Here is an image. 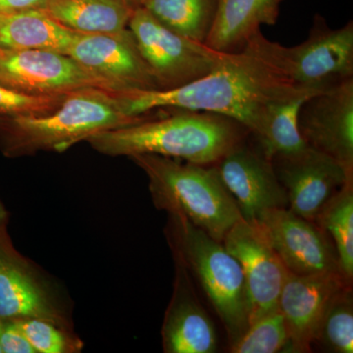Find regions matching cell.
<instances>
[{"mask_svg":"<svg viewBox=\"0 0 353 353\" xmlns=\"http://www.w3.org/2000/svg\"><path fill=\"white\" fill-rule=\"evenodd\" d=\"M108 92L128 117H145L163 108L204 111L231 118L254 134L270 102L314 92L296 87L274 65L245 48L227 53L211 73L183 87Z\"/></svg>","mask_w":353,"mask_h":353,"instance_id":"1","label":"cell"},{"mask_svg":"<svg viewBox=\"0 0 353 353\" xmlns=\"http://www.w3.org/2000/svg\"><path fill=\"white\" fill-rule=\"evenodd\" d=\"M176 110L166 117L97 132L87 143L108 157L155 154L215 165L250 134L240 123L220 114Z\"/></svg>","mask_w":353,"mask_h":353,"instance_id":"2","label":"cell"},{"mask_svg":"<svg viewBox=\"0 0 353 353\" xmlns=\"http://www.w3.org/2000/svg\"><path fill=\"white\" fill-rule=\"evenodd\" d=\"M152 116L131 118L116 108L108 90L73 92L52 112L0 115V152L7 158L39 152L62 153L99 132L136 124Z\"/></svg>","mask_w":353,"mask_h":353,"instance_id":"3","label":"cell"},{"mask_svg":"<svg viewBox=\"0 0 353 353\" xmlns=\"http://www.w3.org/2000/svg\"><path fill=\"white\" fill-rule=\"evenodd\" d=\"M130 159L148 176L155 208L183 216L214 240L222 243L230 229L243 219L214 165L155 154Z\"/></svg>","mask_w":353,"mask_h":353,"instance_id":"4","label":"cell"},{"mask_svg":"<svg viewBox=\"0 0 353 353\" xmlns=\"http://www.w3.org/2000/svg\"><path fill=\"white\" fill-rule=\"evenodd\" d=\"M168 215V241L174 257L201 284L233 345L250 325V303L241 265L223 243L183 216Z\"/></svg>","mask_w":353,"mask_h":353,"instance_id":"5","label":"cell"},{"mask_svg":"<svg viewBox=\"0 0 353 353\" xmlns=\"http://www.w3.org/2000/svg\"><path fill=\"white\" fill-rule=\"evenodd\" d=\"M250 48L280 70L296 87L320 92L353 79V24L332 29L322 16L313 21L308 38L294 46L269 41L259 31Z\"/></svg>","mask_w":353,"mask_h":353,"instance_id":"6","label":"cell"},{"mask_svg":"<svg viewBox=\"0 0 353 353\" xmlns=\"http://www.w3.org/2000/svg\"><path fill=\"white\" fill-rule=\"evenodd\" d=\"M128 29L158 90L183 87L208 75L227 54L172 31L141 7L132 11Z\"/></svg>","mask_w":353,"mask_h":353,"instance_id":"7","label":"cell"},{"mask_svg":"<svg viewBox=\"0 0 353 353\" xmlns=\"http://www.w3.org/2000/svg\"><path fill=\"white\" fill-rule=\"evenodd\" d=\"M252 223L259 228L290 273L341 275L333 241L313 221L296 215L289 208H276L265 211Z\"/></svg>","mask_w":353,"mask_h":353,"instance_id":"8","label":"cell"},{"mask_svg":"<svg viewBox=\"0 0 353 353\" xmlns=\"http://www.w3.org/2000/svg\"><path fill=\"white\" fill-rule=\"evenodd\" d=\"M0 83L34 94L112 90L68 55L48 50H0Z\"/></svg>","mask_w":353,"mask_h":353,"instance_id":"9","label":"cell"},{"mask_svg":"<svg viewBox=\"0 0 353 353\" xmlns=\"http://www.w3.org/2000/svg\"><path fill=\"white\" fill-rule=\"evenodd\" d=\"M297 128L306 145L353 172V79L309 97Z\"/></svg>","mask_w":353,"mask_h":353,"instance_id":"10","label":"cell"},{"mask_svg":"<svg viewBox=\"0 0 353 353\" xmlns=\"http://www.w3.org/2000/svg\"><path fill=\"white\" fill-rule=\"evenodd\" d=\"M222 243L243 270L250 325L278 308L288 270L254 223L239 221Z\"/></svg>","mask_w":353,"mask_h":353,"instance_id":"11","label":"cell"},{"mask_svg":"<svg viewBox=\"0 0 353 353\" xmlns=\"http://www.w3.org/2000/svg\"><path fill=\"white\" fill-rule=\"evenodd\" d=\"M214 166L243 220L255 222L265 211L289 208L273 164L259 146L243 141Z\"/></svg>","mask_w":353,"mask_h":353,"instance_id":"12","label":"cell"},{"mask_svg":"<svg viewBox=\"0 0 353 353\" xmlns=\"http://www.w3.org/2000/svg\"><path fill=\"white\" fill-rule=\"evenodd\" d=\"M66 55L112 90H158L129 29L116 34H79Z\"/></svg>","mask_w":353,"mask_h":353,"instance_id":"13","label":"cell"},{"mask_svg":"<svg viewBox=\"0 0 353 353\" xmlns=\"http://www.w3.org/2000/svg\"><path fill=\"white\" fill-rule=\"evenodd\" d=\"M271 161L287 192L288 208L310 221H314L326 202L353 179V172L309 146L292 154L279 155Z\"/></svg>","mask_w":353,"mask_h":353,"instance_id":"14","label":"cell"},{"mask_svg":"<svg viewBox=\"0 0 353 353\" xmlns=\"http://www.w3.org/2000/svg\"><path fill=\"white\" fill-rule=\"evenodd\" d=\"M46 320L70 330L48 285L14 248L8 230L0 234V319Z\"/></svg>","mask_w":353,"mask_h":353,"instance_id":"15","label":"cell"},{"mask_svg":"<svg viewBox=\"0 0 353 353\" xmlns=\"http://www.w3.org/2000/svg\"><path fill=\"white\" fill-rule=\"evenodd\" d=\"M348 284L339 273L299 276L288 272L279 297L290 352H309L333 297Z\"/></svg>","mask_w":353,"mask_h":353,"instance_id":"16","label":"cell"},{"mask_svg":"<svg viewBox=\"0 0 353 353\" xmlns=\"http://www.w3.org/2000/svg\"><path fill=\"white\" fill-rule=\"evenodd\" d=\"M175 259L173 296L162 325V347L166 353H214L217 334L214 324L199 303L190 272Z\"/></svg>","mask_w":353,"mask_h":353,"instance_id":"17","label":"cell"},{"mask_svg":"<svg viewBox=\"0 0 353 353\" xmlns=\"http://www.w3.org/2000/svg\"><path fill=\"white\" fill-rule=\"evenodd\" d=\"M284 0H218L212 27L205 44L224 53L239 52L261 31L262 25L273 26Z\"/></svg>","mask_w":353,"mask_h":353,"instance_id":"18","label":"cell"},{"mask_svg":"<svg viewBox=\"0 0 353 353\" xmlns=\"http://www.w3.org/2000/svg\"><path fill=\"white\" fill-rule=\"evenodd\" d=\"M78 34L43 10L3 14L0 20V50H48L67 54Z\"/></svg>","mask_w":353,"mask_h":353,"instance_id":"19","label":"cell"},{"mask_svg":"<svg viewBox=\"0 0 353 353\" xmlns=\"http://www.w3.org/2000/svg\"><path fill=\"white\" fill-rule=\"evenodd\" d=\"M134 8L129 0H48L43 11L79 34H116L128 29Z\"/></svg>","mask_w":353,"mask_h":353,"instance_id":"20","label":"cell"},{"mask_svg":"<svg viewBox=\"0 0 353 353\" xmlns=\"http://www.w3.org/2000/svg\"><path fill=\"white\" fill-rule=\"evenodd\" d=\"M315 94L305 92L267 105L259 131L252 134L265 157L272 160L279 155L301 152L307 146L299 134L297 117L303 102Z\"/></svg>","mask_w":353,"mask_h":353,"instance_id":"21","label":"cell"},{"mask_svg":"<svg viewBox=\"0 0 353 353\" xmlns=\"http://www.w3.org/2000/svg\"><path fill=\"white\" fill-rule=\"evenodd\" d=\"M217 3L218 0H139L138 6L172 31L205 43Z\"/></svg>","mask_w":353,"mask_h":353,"instance_id":"22","label":"cell"},{"mask_svg":"<svg viewBox=\"0 0 353 353\" xmlns=\"http://www.w3.org/2000/svg\"><path fill=\"white\" fill-rule=\"evenodd\" d=\"M333 241L341 275L348 284L353 279V179L323 206L314 221Z\"/></svg>","mask_w":353,"mask_h":353,"instance_id":"23","label":"cell"},{"mask_svg":"<svg viewBox=\"0 0 353 353\" xmlns=\"http://www.w3.org/2000/svg\"><path fill=\"white\" fill-rule=\"evenodd\" d=\"M315 343L334 353L353 352L352 285H345L332 299L320 325Z\"/></svg>","mask_w":353,"mask_h":353,"instance_id":"24","label":"cell"},{"mask_svg":"<svg viewBox=\"0 0 353 353\" xmlns=\"http://www.w3.org/2000/svg\"><path fill=\"white\" fill-rule=\"evenodd\" d=\"M290 350V338L279 309L262 316L231 345L233 353H276Z\"/></svg>","mask_w":353,"mask_h":353,"instance_id":"25","label":"cell"},{"mask_svg":"<svg viewBox=\"0 0 353 353\" xmlns=\"http://www.w3.org/2000/svg\"><path fill=\"white\" fill-rule=\"evenodd\" d=\"M22 330L36 353H77L83 350L82 341L70 330L43 319L14 320Z\"/></svg>","mask_w":353,"mask_h":353,"instance_id":"26","label":"cell"},{"mask_svg":"<svg viewBox=\"0 0 353 353\" xmlns=\"http://www.w3.org/2000/svg\"><path fill=\"white\" fill-rule=\"evenodd\" d=\"M68 95L28 94L0 83V115H43L52 112Z\"/></svg>","mask_w":353,"mask_h":353,"instance_id":"27","label":"cell"},{"mask_svg":"<svg viewBox=\"0 0 353 353\" xmlns=\"http://www.w3.org/2000/svg\"><path fill=\"white\" fill-rule=\"evenodd\" d=\"M0 345L2 353H36L22 330L14 320L3 321Z\"/></svg>","mask_w":353,"mask_h":353,"instance_id":"28","label":"cell"},{"mask_svg":"<svg viewBox=\"0 0 353 353\" xmlns=\"http://www.w3.org/2000/svg\"><path fill=\"white\" fill-rule=\"evenodd\" d=\"M48 0H0V13L12 14L43 10Z\"/></svg>","mask_w":353,"mask_h":353,"instance_id":"29","label":"cell"},{"mask_svg":"<svg viewBox=\"0 0 353 353\" xmlns=\"http://www.w3.org/2000/svg\"><path fill=\"white\" fill-rule=\"evenodd\" d=\"M9 219H10V213L0 196V234L8 230Z\"/></svg>","mask_w":353,"mask_h":353,"instance_id":"30","label":"cell"},{"mask_svg":"<svg viewBox=\"0 0 353 353\" xmlns=\"http://www.w3.org/2000/svg\"><path fill=\"white\" fill-rule=\"evenodd\" d=\"M2 327H3V320L0 319V336H1ZM0 353H2L1 345H0Z\"/></svg>","mask_w":353,"mask_h":353,"instance_id":"31","label":"cell"},{"mask_svg":"<svg viewBox=\"0 0 353 353\" xmlns=\"http://www.w3.org/2000/svg\"><path fill=\"white\" fill-rule=\"evenodd\" d=\"M130 2H131V4L134 7H138L139 3V0H129Z\"/></svg>","mask_w":353,"mask_h":353,"instance_id":"32","label":"cell"},{"mask_svg":"<svg viewBox=\"0 0 353 353\" xmlns=\"http://www.w3.org/2000/svg\"><path fill=\"white\" fill-rule=\"evenodd\" d=\"M2 15H3V14H2V13H0V20H1V18H2Z\"/></svg>","mask_w":353,"mask_h":353,"instance_id":"33","label":"cell"}]
</instances>
